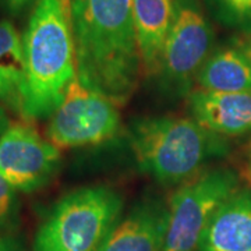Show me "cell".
Here are the masks:
<instances>
[{"mask_svg": "<svg viewBox=\"0 0 251 251\" xmlns=\"http://www.w3.org/2000/svg\"><path fill=\"white\" fill-rule=\"evenodd\" d=\"M18 209V191L0 176V232L10 230L17 225Z\"/></svg>", "mask_w": 251, "mask_h": 251, "instance_id": "16", "label": "cell"}, {"mask_svg": "<svg viewBox=\"0 0 251 251\" xmlns=\"http://www.w3.org/2000/svg\"><path fill=\"white\" fill-rule=\"evenodd\" d=\"M78 80L119 106L143 74L131 0H69Z\"/></svg>", "mask_w": 251, "mask_h": 251, "instance_id": "1", "label": "cell"}, {"mask_svg": "<svg viewBox=\"0 0 251 251\" xmlns=\"http://www.w3.org/2000/svg\"><path fill=\"white\" fill-rule=\"evenodd\" d=\"M209 13L227 28L251 35V0H204Z\"/></svg>", "mask_w": 251, "mask_h": 251, "instance_id": "15", "label": "cell"}, {"mask_svg": "<svg viewBox=\"0 0 251 251\" xmlns=\"http://www.w3.org/2000/svg\"><path fill=\"white\" fill-rule=\"evenodd\" d=\"M123 198L106 186L64 194L36 230L32 251H100L120 221Z\"/></svg>", "mask_w": 251, "mask_h": 251, "instance_id": "4", "label": "cell"}, {"mask_svg": "<svg viewBox=\"0 0 251 251\" xmlns=\"http://www.w3.org/2000/svg\"><path fill=\"white\" fill-rule=\"evenodd\" d=\"M197 251H251V188H239L218 208Z\"/></svg>", "mask_w": 251, "mask_h": 251, "instance_id": "11", "label": "cell"}, {"mask_svg": "<svg viewBox=\"0 0 251 251\" xmlns=\"http://www.w3.org/2000/svg\"><path fill=\"white\" fill-rule=\"evenodd\" d=\"M60 150L27 125H10L0 135V176L18 193H34L53 179Z\"/></svg>", "mask_w": 251, "mask_h": 251, "instance_id": "8", "label": "cell"}, {"mask_svg": "<svg viewBox=\"0 0 251 251\" xmlns=\"http://www.w3.org/2000/svg\"><path fill=\"white\" fill-rule=\"evenodd\" d=\"M27 98V64L23 36L13 23L0 20V103L24 119Z\"/></svg>", "mask_w": 251, "mask_h": 251, "instance_id": "14", "label": "cell"}, {"mask_svg": "<svg viewBox=\"0 0 251 251\" xmlns=\"http://www.w3.org/2000/svg\"><path fill=\"white\" fill-rule=\"evenodd\" d=\"M168 229V206L145 200L120 219L100 251H163Z\"/></svg>", "mask_w": 251, "mask_h": 251, "instance_id": "10", "label": "cell"}, {"mask_svg": "<svg viewBox=\"0 0 251 251\" xmlns=\"http://www.w3.org/2000/svg\"><path fill=\"white\" fill-rule=\"evenodd\" d=\"M215 49V34L200 0H175L169 34L163 46L156 80L169 95L186 97Z\"/></svg>", "mask_w": 251, "mask_h": 251, "instance_id": "5", "label": "cell"}, {"mask_svg": "<svg viewBox=\"0 0 251 251\" xmlns=\"http://www.w3.org/2000/svg\"><path fill=\"white\" fill-rule=\"evenodd\" d=\"M66 1H67V4H69V0H66Z\"/></svg>", "mask_w": 251, "mask_h": 251, "instance_id": "21", "label": "cell"}, {"mask_svg": "<svg viewBox=\"0 0 251 251\" xmlns=\"http://www.w3.org/2000/svg\"><path fill=\"white\" fill-rule=\"evenodd\" d=\"M117 106L106 95L84 85L75 77L49 117L46 137L59 150L109 143L122 131Z\"/></svg>", "mask_w": 251, "mask_h": 251, "instance_id": "7", "label": "cell"}, {"mask_svg": "<svg viewBox=\"0 0 251 251\" xmlns=\"http://www.w3.org/2000/svg\"><path fill=\"white\" fill-rule=\"evenodd\" d=\"M243 166H244V176L251 181V140L246 147V151H244V162H243Z\"/></svg>", "mask_w": 251, "mask_h": 251, "instance_id": "19", "label": "cell"}, {"mask_svg": "<svg viewBox=\"0 0 251 251\" xmlns=\"http://www.w3.org/2000/svg\"><path fill=\"white\" fill-rule=\"evenodd\" d=\"M0 251H24V246L16 236L0 233Z\"/></svg>", "mask_w": 251, "mask_h": 251, "instance_id": "18", "label": "cell"}, {"mask_svg": "<svg viewBox=\"0 0 251 251\" xmlns=\"http://www.w3.org/2000/svg\"><path fill=\"white\" fill-rule=\"evenodd\" d=\"M232 169H205L172 194L163 251H197L201 236L218 208L239 190Z\"/></svg>", "mask_w": 251, "mask_h": 251, "instance_id": "6", "label": "cell"}, {"mask_svg": "<svg viewBox=\"0 0 251 251\" xmlns=\"http://www.w3.org/2000/svg\"><path fill=\"white\" fill-rule=\"evenodd\" d=\"M36 3H38V0H0V7L7 14L16 17Z\"/></svg>", "mask_w": 251, "mask_h": 251, "instance_id": "17", "label": "cell"}, {"mask_svg": "<svg viewBox=\"0 0 251 251\" xmlns=\"http://www.w3.org/2000/svg\"><path fill=\"white\" fill-rule=\"evenodd\" d=\"M144 77H156L169 34L175 0H131Z\"/></svg>", "mask_w": 251, "mask_h": 251, "instance_id": "13", "label": "cell"}, {"mask_svg": "<svg viewBox=\"0 0 251 251\" xmlns=\"http://www.w3.org/2000/svg\"><path fill=\"white\" fill-rule=\"evenodd\" d=\"M196 88L224 92L251 91V36H237L216 46L198 73Z\"/></svg>", "mask_w": 251, "mask_h": 251, "instance_id": "12", "label": "cell"}, {"mask_svg": "<svg viewBox=\"0 0 251 251\" xmlns=\"http://www.w3.org/2000/svg\"><path fill=\"white\" fill-rule=\"evenodd\" d=\"M128 145L138 169L165 186H180L227 152V140L191 117L148 116L131 122Z\"/></svg>", "mask_w": 251, "mask_h": 251, "instance_id": "3", "label": "cell"}, {"mask_svg": "<svg viewBox=\"0 0 251 251\" xmlns=\"http://www.w3.org/2000/svg\"><path fill=\"white\" fill-rule=\"evenodd\" d=\"M186 99L188 116L209 133L225 140L251 134V91L194 88Z\"/></svg>", "mask_w": 251, "mask_h": 251, "instance_id": "9", "label": "cell"}, {"mask_svg": "<svg viewBox=\"0 0 251 251\" xmlns=\"http://www.w3.org/2000/svg\"><path fill=\"white\" fill-rule=\"evenodd\" d=\"M27 64V120L49 119L77 77L66 0H38L23 35Z\"/></svg>", "mask_w": 251, "mask_h": 251, "instance_id": "2", "label": "cell"}, {"mask_svg": "<svg viewBox=\"0 0 251 251\" xmlns=\"http://www.w3.org/2000/svg\"><path fill=\"white\" fill-rule=\"evenodd\" d=\"M10 126V119L7 116V112H6V108L0 103V135L3 134Z\"/></svg>", "mask_w": 251, "mask_h": 251, "instance_id": "20", "label": "cell"}]
</instances>
